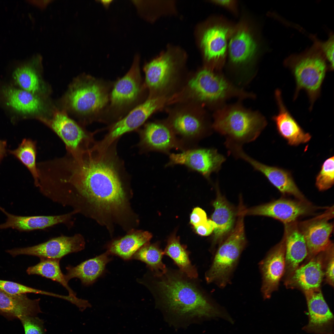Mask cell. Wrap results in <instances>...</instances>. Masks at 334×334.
<instances>
[{"mask_svg":"<svg viewBox=\"0 0 334 334\" xmlns=\"http://www.w3.org/2000/svg\"><path fill=\"white\" fill-rule=\"evenodd\" d=\"M109 148L101 150L92 143L54 159L48 175L53 201L91 216L95 211L112 214L124 209L125 193Z\"/></svg>","mask_w":334,"mask_h":334,"instance_id":"1","label":"cell"},{"mask_svg":"<svg viewBox=\"0 0 334 334\" xmlns=\"http://www.w3.org/2000/svg\"><path fill=\"white\" fill-rule=\"evenodd\" d=\"M138 282L151 293L156 305L178 318H211L221 315L197 278L167 268L160 274L151 271Z\"/></svg>","mask_w":334,"mask_h":334,"instance_id":"2","label":"cell"},{"mask_svg":"<svg viewBox=\"0 0 334 334\" xmlns=\"http://www.w3.org/2000/svg\"><path fill=\"white\" fill-rule=\"evenodd\" d=\"M284 64L291 71L295 80L293 100L296 99L301 90H305L310 101L309 109L311 110L320 95L322 84L329 70L319 46L314 41L311 47L303 52L287 57Z\"/></svg>","mask_w":334,"mask_h":334,"instance_id":"3","label":"cell"},{"mask_svg":"<svg viewBox=\"0 0 334 334\" xmlns=\"http://www.w3.org/2000/svg\"><path fill=\"white\" fill-rule=\"evenodd\" d=\"M260 27L245 13L235 24L228 40L226 59L232 67L248 69L258 62L264 49Z\"/></svg>","mask_w":334,"mask_h":334,"instance_id":"4","label":"cell"},{"mask_svg":"<svg viewBox=\"0 0 334 334\" xmlns=\"http://www.w3.org/2000/svg\"><path fill=\"white\" fill-rule=\"evenodd\" d=\"M264 117L239 104L218 109L212 128L226 139L242 145L255 140L267 125Z\"/></svg>","mask_w":334,"mask_h":334,"instance_id":"5","label":"cell"},{"mask_svg":"<svg viewBox=\"0 0 334 334\" xmlns=\"http://www.w3.org/2000/svg\"><path fill=\"white\" fill-rule=\"evenodd\" d=\"M233 229L220 244L212 265L206 272L205 277L208 283H215L221 288L229 282L240 256L246 244L244 217L241 210Z\"/></svg>","mask_w":334,"mask_h":334,"instance_id":"6","label":"cell"},{"mask_svg":"<svg viewBox=\"0 0 334 334\" xmlns=\"http://www.w3.org/2000/svg\"><path fill=\"white\" fill-rule=\"evenodd\" d=\"M187 89L190 97L208 105L219 104L233 97H254L235 87L222 75L208 68L200 71L190 79Z\"/></svg>","mask_w":334,"mask_h":334,"instance_id":"7","label":"cell"},{"mask_svg":"<svg viewBox=\"0 0 334 334\" xmlns=\"http://www.w3.org/2000/svg\"><path fill=\"white\" fill-rule=\"evenodd\" d=\"M109 95L106 86L89 76L77 79L70 87L65 97L70 110L84 117L95 115L106 105Z\"/></svg>","mask_w":334,"mask_h":334,"instance_id":"8","label":"cell"},{"mask_svg":"<svg viewBox=\"0 0 334 334\" xmlns=\"http://www.w3.org/2000/svg\"><path fill=\"white\" fill-rule=\"evenodd\" d=\"M235 24L218 16L213 24L205 29L201 45L209 69L219 71L226 62L228 40Z\"/></svg>","mask_w":334,"mask_h":334,"instance_id":"9","label":"cell"},{"mask_svg":"<svg viewBox=\"0 0 334 334\" xmlns=\"http://www.w3.org/2000/svg\"><path fill=\"white\" fill-rule=\"evenodd\" d=\"M166 123L177 137L190 148L195 142L210 134V126L203 112L196 109L185 108L175 112Z\"/></svg>","mask_w":334,"mask_h":334,"instance_id":"10","label":"cell"},{"mask_svg":"<svg viewBox=\"0 0 334 334\" xmlns=\"http://www.w3.org/2000/svg\"><path fill=\"white\" fill-rule=\"evenodd\" d=\"M226 158L215 148H192L178 153L169 154L166 166L184 165L197 171L210 181L213 173L220 170Z\"/></svg>","mask_w":334,"mask_h":334,"instance_id":"11","label":"cell"},{"mask_svg":"<svg viewBox=\"0 0 334 334\" xmlns=\"http://www.w3.org/2000/svg\"><path fill=\"white\" fill-rule=\"evenodd\" d=\"M165 100L164 96H150L124 118L113 124L106 136L100 142L101 144L108 148L123 135L139 128L153 113L163 107Z\"/></svg>","mask_w":334,"mask_h":334,"instance_id":"12","label":"cell"},{"mask_svg":"<svg viewBox=\"0 0 334 334\" xmlns=\"http://www.w3.org/2000/svg\"><path fill=\"white\" fill-rule=\"evenodd\" d=\"M85 246L84 237L78 233L71 236L61 235L32 246L15 248L6 251L13 257L22 255L61 259L68 254L83 250Z\"/></svg>","mask_w":334,"mask_h":334,"instance_id":"13","label":"cell"},{"mask_svg":"<svg viewBox=\"0 0 334 334\" xmlns=\"http://www.w3.org/2000/svg\"><path fill=\"white\" fill-rule=\"evenodd\" d=\"M315 208L308 201L280 198L249 208L244 206L242 211L245 216L269 217L286 224L296 221L301 216L312 213Z\"/></svg>","mask_w":334,"mask_h":334,"instance_id":"14","label":"cell"},{"mask_svg":"<svg viewBox=\"0 0 334 334\" xmlns=\"http://www.w3.org/2000/svg\"><path fill=\"white\" fill-rule=\"evenodd\" d=\"M38 119L60 138L65 144L67 152L83 148L93 141L92 134L64 112L56 111L49 119L42 117Z\"/></svg>","mask_w":334,"mask_h":334,"instance_id":"15","label":"cell"},{"mask_svg":"<svg viewBox=\"0 0 334 334\" xmlns=\"http://www.w3.org/2000/svg\"><path fill=\"white\" fill-rule=\"evenodd\" d=\"M332 209L329 208L322 215L298 225L306 243L308 261L326 250L333 243L329 239L333 230V223L329 221L333 216Z\"/></svg>","mask_w":334,"mask_h":334,"instance_id":"16","label":"cell"},{"mask_svg":"<svg viewBox=\"0 0 334 334\" xmlns=\"http://www.w3.org/2000/svg\"><path fill=\"white\" fill-rule=\"evenodd\" d=\"M308 312V321L302 330L312 334H333L334 316L320 289L303 292Z\"/></svg>","mask_w":334,"mask_h":334,"instance_id":"17","label":"cell"},{"mask_svg":"<svg viewBox=\"0 0 334 334\" xmlns=\"http://www.w3.org/2000/svg\"><path fill=\"white\" fill-rule=\"evenodd\" d=\"M234 156L236 158L246 162L255 170L263 174L282 194L293 196L298 200L307 201L296 185L289 171L262 163L247 154L242 148L236 151Z\"/></svg>","mask_w":334,"mask_h":334,"instance_id":"18","label":"cell"},{"mask_svg":"<svg viewBox=\"0 0 334 334\" xmlns=\"http://www.w3.org/2000/svg\"><path fill=\"white\" fill-rule=\"evenodd\" d=\"M142 146L149 151L169 154L173 149L182 151L190 149L174 134L166 122L148 123L141 135Z\"/></svg>","mask_w":334,"mask_h":334,"instance_id":"19","label":"cell"},{"mask_svg":"<svg viewBox=\"0 0 334 334\" xmlns=\"http://www.w3.org/2000/svg\"><path fill=\"white\" fill-rule=\"evenodd\" d=\"M285 244L284 237L260 262L262 277L261 290L264 299L270 298L278 288L285 268Z\"/></svg>","mask_w":334,"mask_h":334,"instance_id":"20","label":"cell"},{"mask_svg":"<svg viewBox=\"0 0 334 334\" xmlns=\"http://www.w3.org/2000/svg\"><path fill=\"white\" fill-rule=\"evenodd\" d=\"M139 57H135L128 71L115 84L110 96V105L114 109H121L134 103L142 89Z\"/></svg>","mask_w":334,"mask_h":334,"instance_id":"21","label":"cell"},{"mask_svg":"<svg viewBox=\"0 0 334 334\" xmlns=\"http://www.w3.org/2000/svg\"><path fill=\"white\" fill-rule=\"evenodd\" d=\"M174 64L168 54L163 55L148 63L144 66L146 85L150 95L161 96L173 83L175 76Z\"/></svg>","mask_w":334,"mask_h":334,"instance_id":"22","label":"cell"},{"mask_svg":"<svg viewBox=\"0 0 334 334\" xmlns=\"http://www.w3.org/2000/svg\"><path fill=\"white\" fill-rule=\"evenodd\" d=\"M0 210L7 216L6 221L0 224V229L12 228L19 231L41 229L60 224L71 226L74 211L63 214L52 216H18L7 212L0 206Z\"/></svg>","mask_w":334,"mask_h":334,"instance_id":"23","label":"cell"},{"mask_svg":"<svg viewBox=\"0 0 334 334\" xmlns=\"http://www.w3.org/2000/svg\"><path fill=\"white\" fill-rule=\"evenodd\" d=\"M285 244V281L289 278L308 255L303 235L297 221L284 224Z\"/></svg>","mask_w":334,"mask_h":334,"instance_id":"24","label":"cell"},{"mask_svg":"<svg viewBox=\"0 0 334 334\" xmlns=\"http://www.w3.org/2000/svg\"><path fill=\"white\" fill-rule=\"evenodd\" d=\"M323 252H321L298 267L285 281L289 288H298L303 292L320 289L324 277Z\"/></svg>","mask_w":334,"mask_h":334,"instance_id":"25","label":"cell"},{"mask_svg":"<svg viewBox=\"0 0 334 334\" xmlns=\"http://www.w3.org/2000/svg\"><path fill=\"white\" fill-rule=\"evenodd\" d=\"M275 95L278 112L272 119L279 134L291 146H297L309 142L311 136L303 131L288 110L283 102L280 91L277 89Z\"/></svg>","mask_w":334,"mask_h":334,"instance_id":"26","label":"cell"},{"mask_svg":"<svg viewBox=\"0 0 334 334\" xmlns=\"http://www.w3.org/2000/svg\"><path fill=\"white\" fill-rule=\"evenodd\" d=\"M216 197L213 203L214 211L211 216L216 228L214 230L212 246L221 244L234 227L237 213L234 208L221 193L216 185Z\"/></svg>","mask_w":334,"mask_h":334,"instance_id":"27","label":"cell"},{"mask_svg":"<svg viewBox=\"0 0 334 334\" xmlns=\"http://www.w3.org/2000/svg\"><path fill=\"white\" fill-rule=\"evenodd\" d=\"M40 300L39 298L31 299L26 294L14 295L0 289V314L10 319L36 316L42 312Z\"/></svg>","mask_w":334,"mask_h":334,"instance_id":"28","label":"cell"},{"mask_svg":"<svg viewBox=\"0 0 334 334\" xmlns=\"http://www.w3.org/2000/svg\"><path fill=\"white\" fill-rule=\"evenodd\" d=\"M110 254L106 252L95 257L86 260L76 266L69 265L64 275L68 282L71 279H79L86 286L92 284L104 271L106 264L111 260Z\"/></svg>","mask_w":334,"mask_h":334,"instance_id":"29","label":"cell"},{"mask_svg":"<svg viewBox=\"0 0 334 334\" xmlns=\"http://www.w3.org/2000/svg\"><path fill=\"white\" fill-rule=\"evenodd\" d=\"M2 92L7 104L20 113L36 114L44 109L42 101L35 94L11 87H5Z\"/></svg>","mask_w":334,"mask_h":334,"instance_id":"30","label":"cell"},{"mask_svg":"<svg viewBox=\"0 0 334 334\" xmlns=\"http://www.w3.org/2000/svg\"><path fill=\"white\" fill-rule=\"evenodd\" d=\"M152 237L151 234L147 231L133 233L114 241L109 246L107 251L110 255L129 260L140 248L148 243Z\"/></svg>","mask_w":334,"mask_h":334,"instance_id":"31","label":"cell"},{"mask_svg":"<svg viewBox=\"0 0 334 334\" xmlns=\"http://www.w3.org/2000/svg\"><path fill=\"white\" fill-rule=\"evenodd\" d=\"M186 246L182 245L179 238L175 235H172L168 239L164 251V254L170 257L179 268V270L192 278H197L198 273L195 265L189 259V252Z\"/></svg>","mask_w":334,"mask_h":334,"instance_id":"32","label":"cell"},{"mask_svg":"<svg viewBox=\"0 0 334 334\" xmlns=\"http://www.w3.org/2000/svg\"><path fill=\"white\" fill-rule=\"evenodd\" d=\"M40 259V262L37 264L28 268L26 270L27 274L40 275L56 281L66 289L69 295L77 298L76 293L69 286L68 282L65 279L64 274L62 272L60 265V259L45 258H41Z\"/></svg>","mask_w":334,"mask_h":334,"instance_id":"33","label":"cell"},{"mask_svg":"<svg viewBox=\"0 0 334 334\" xmlns=\"http://www.w3.org/2000/svg\"><path fill=\"white\" fill-rule=\"evenodd\" d=\"M164 255V251L158 244L148 243L140 248L132 258L145 263L152 272L160 274L165 272L167 268L162 261Z\"/></svg>","mask_w":334,"mask_h":334,"instance_id":"34","label":"cell"},{"mask_svg":"<svg viewBox=\"0 0 334 334\" xmlns=\"http://www.w3.org/2000/svg\"><path fill=\"white\" fill-rule=\"evenodd\" d=\"M9 152L28 169L33 177L34 185L36 186L39 177L36 162V142L30 139H24L17 149L10 150Z\"/></svg>","mask_w":334,"mask_h":334,"instance_id":"35","label":"cell"},{"mask_svg":"<svg viewBox=\"0 0 334 334\" xmlns=\"http://www.w3.org/2000/svg\"><path fill=\"white\" fill-rule=\"evenodd\" d=\"M13 77L23 90L35 94L41 90L40 79L35 69L32 66H25L17 68Z\"/></svg>","mask_w":334,"mask_h":334,"instance_id":"36","label":"cell"},{"mask_svg":"<svg viewBox=\"0 0 334 334\" xmlns=\"http://www.w3.org/2000/svg\"><path fill=\"white\" fill-rule=\"evenodd\" d=\"M334 159L333 156L326 159L316 177L315 185L319 191L327 190L334 184Z\"/></svg>","mask_w":334,"mask_h":334,"instance_id":"37","label":"cell"},{"mask_svg":"<svg viewBox=\"0 0 334 334\" xmlns=\"http://www.w3.org/2000/svg\"><path fill=\"white\" fill-rule=\"evenodd\" d=\"M0 289L7 293L14 295L34 293L55 297L57 296V294L53 293L36 289L15 282L0 279Z\"/></svg>","mask_w":334,"mask_h":334,"instance_id":"38","label":"cell"},{"mask_svg":"<svg viewBox=\"0 0 334 334\" xmlns=\"http://www.w3.org/2000/svg\"><path fill=\"white\" fill-rule=\"evenodd\" d=\"M19 319L24 327L25 334H45L44 322L36 316H24Z\"/></svg>","mask_w":334,"mask_h":334,"instance_id":"39","label":"cell"},{"mask_svg":"<svg viewBox=\"0 0 334 334\" xmlns=\"http://www.w3.org/2000/svg\"><path fill=\"white\" fill-rule=\"evenodd\" d=\"M324 277L327 283L334 286V246L332 244L323 251Z\"/></svg>","mask_w":334,"mask_h":334,"instance_id":"40","label":"cell"},{"mask_svg":"<svg viewBox=\"0 0 334 334\" xmlns=\"http://www.w3.org/2000/svg\"><path fill=\"white\" fill-rule=\"evenodd\" d=\"M314 40L318 44L328 62L329 70L334 69V35L331 33L328 39L324 41H321L314 36L312 37Z\"/></svg>","mask_w":334,"mask_h":334,"instance_id":"41","label":"cell"},{"mask_svg":"<svg viewBox=\"0 0 334 334\" xmlns=\"http://www.w3.org/2000/svg\"><path fill=\"white\" fill-rule=\"evenodd\" d=\"M214 4L223 7L229 11L235 16L239 14L238 2L233 0H214L211 1Z\"/></svg>","mask_w":334,"mask_h":334,"instance_id":"42","label":"cell"},{"mask_svg":"<svg viewBox=\"0 0 334 334\" xmlns=\"http://www.w3.org/2000/svg\"><path fill=\"white\" fill-rule=\"evenodd\" d=\"M207 220V215L204 210L199 207L194 208L191 215L190 221L194 227L204 223Z\"/></svg>","mask_w":334,"mask_h":334,"instance_id":"43","label":"cell"},{"mask_svg":"<svg viewBox=\"0 0 334 334\" xmlns=\"http://www.w3.org/2000/svg\"><path fill=\"white\" fill-rule=\"evenodd\" d=\"M194 227L198 234L202 236H207L212 232L216 228V225L212 220L207 219L204 223Z\"/></svg>","mask_w":334,"mask_h":334,"instance_id":"44","label":"cell"},{"mask_svg":"<svg viewBox=\"0 0 334 334\" xmlns=\"http://www.w3.org/2000/svg\"><path fill=\"white\" fill-rule=\"evenodd\" d=\"M6 143L5 141L0 140V159L5 156L6 152Z\"/></svg>","mask_w":334,"mask_h":334,"instance_id":"45","label":"cell"},{"mask_svg":"<svg viewBox=\"0 0 334 334\" xmlns=\"http://www.w3.org/2000/svg\"><path fill=\"white\" fill-rule=\"evenodd\" d=\"M1 160L0 159V161H1Z\"/></svg>","mask_w":334,"mask_h":334,"instance_id":"46","label":"cell"}]
</instances>
